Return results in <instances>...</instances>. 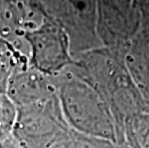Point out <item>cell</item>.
<instances>
[{
  "mask_svg": "<svg viewBox=\"0 0 149 148\" xmlns=\"http://www.w3.org/2000/svg\"><path fill=\"white\" fill-rule=\"evenodd\" d=\"M66 123L79 133L116 143L118 131L109 104L95 87L68 77L54 82Z\"/></svg>",
  "mask_w": 149,
  "mask_h": 148,
  "instance_id": "obj_1",
  "label": "cell"
},
{
  "mask_svg": "<svg viewBox=\"0 0 149 148\" xmlns=\"http://www.w3.org/2000/svg\"><path fill=\"white\" fill-rule=\"evenodd\" d=\"M13 134L23 148H50L70 132L58 95L46 101L18 108Z\"/></svg>",
  "mask_w": 149,
  "mask_h": 148,
  "instance_id": "obj_2",
  "label": "cell"
},
{
  "mask_svg": "<svg viewBox=\"0 0 149 148\" xmlns=\"http://www.w3.org/2000/svg\"><path fill=\"white\" fill-rule=\"evenodd\" d=\"M35 69L55 74L71 63L66 40L55 31H42L29 37Z\"/></svg>",
  "mask_w": 149,
  "mask_h": 148,
  "instance_id": "obj_3",
  "label": "cell"
},
{
  "mask_svg": "<svg viewBox=\"0 0 149 148\" xmlns=\"http://www.w3.org/2000/svg\"><path fill=\"white\" fill-rule=\"evenodd\" d=\"M39 70L13 72L7 95L17 109L46 101L57 95L54 82L47 80Z\"/></svg>",
  "mask_w": 149,
  "mask_h": 148,
  "instance_id": "obj_4",
  "label": "cell"
},
{
  "mask_svg": "<svg viewBox=\"0 0 149 148\" xmlns=\"http://www.w3.org/2000/svg\"><path fill=\"white\" fill-rule=\"evenodd\" d=\"M123 133L128 148H149V112H141L128 118Z\"/></svg>",
  "mask_w": 149,
  "mask_h": 148,
  "instance_id": "obj_5",
  "label": "cell"
},
{
  "mask_svg": "<svg viewBox=\"0 0 149 148\" xmlns=\"http://www.w3.org/2000/svg\"><path fill=\"white\" fill-rule=\"evenodd\" d=\"M50 148H118L109 140L86 135L70 130L68 137Z\"/></svg>",
  "mask_w": 149,
  "mask_h": 148,
  "instance_id": "obj_6",
  "label": "cell"
},
{
  "mask_svg": "<svg viewBox=\"0 0 149 148\" xmlns=\"http://www.w3.org/2000/svg\"><path fill=\"white\" fill-rule=\"evenodd\" d=\"M18 110L7 94H0V141L14 132Z\"/></svg>",
  "mask_w": 149,
  "mask_h": 148,
  "instance_id": "obj_7",
  "label": "cell"
},
{
  "mask_svg": "<svg viewBox=\"0 0 149 148\" xmlns=\"http://www.w3.org/2000/svg\"><path fill=\"white\" fill-rule=\"evenodd\" d=\"M12 67H0V94H7L9 83L13 74Z\"/></svg>",
  "mask_w": 149,
  "mask_h": 148,
  "instance_id": "obj_8",
  "label": "cell"
},
{
  "mask_svg": "<svg viewBox=\"0 0 149 148\" xmlns=\"http://www.w3.org/2000/svg\"><path fill=\"white\" fill-rule=\"evenodd\" d=\"M0 148H4V146L2 145V143H1V142H0Z\"/></svg>",
  "mask_w": 149,
  "mask_h": 148,
  "instance_id": "obj_9",
  "label": "cell"
}]
</instances>
